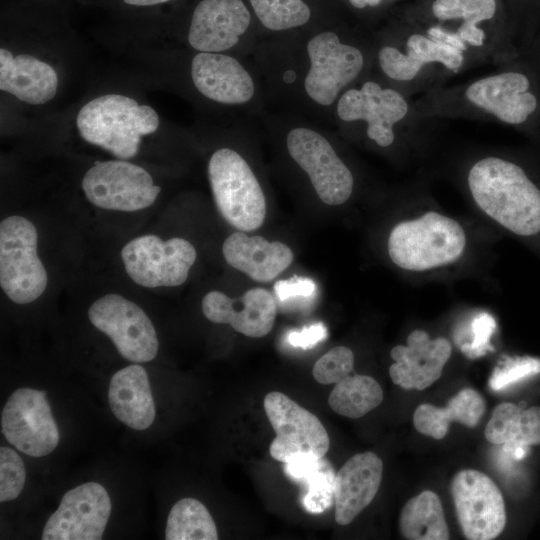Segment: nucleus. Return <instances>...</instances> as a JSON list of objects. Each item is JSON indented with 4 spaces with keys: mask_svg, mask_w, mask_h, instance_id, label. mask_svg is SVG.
<instances>
[{
    "mask_svg": "<svg viewBox=\"0 0 540 540\" xmlns=\"http://www.w3.org/2000/svg\"><path fill=\"white\" fill-rule=\"evenodd\" d=\"M81 187L94 206L123 212L148 208L161 192L146 169L124 159L96 162L85 172Z\"/></svg>",
    "mask_w": 540,
    "mask_h": 540,
    "instance_id": "obj_8",
    "label": "nucleus"
},
{
    "mask_svg": "<svg viewBox=\"0 0 540 540\" xmlns=\"http://www.w3.org/2000/svg\"><path fill=\"white\" fill-rule=\"evenodd\" d=\"M383 463L373 452L349 458L335 476V520L351 523L374 499L382 480Z\"/></svg>",
    "mask_w": 540,
    "mask_h": 540,
    "instance_id": "obj_21",
    "label": "nucleus"
},
{
    "mask_svg": "<svg viewBox=\"0 0 540 540\" xmlns=\"http://www.w3.org/2000/svg\"><path fill=\"white\" fill-rule=\"evenodd\" d=\"M307 54L310 66L304 79V90L313 102L323 107L332 105L364 66L361 51L342 43L331 31L314 35L307 43Z\"/></svg>",
    "mask_w": 540,
    "mask_h": 540,
    "instance_id": "obj_12",
    "label": "nucleus"
},
{
    "mask_svg": "<svg viewBox=\"0 0 540 540\" xmlns=\"http://www.w3.org/2000/svg\"><path fill=\"white\" fill-rule=\"evenodd\" d=\"M399 530L408 540L449 539L439 496L431 490H425L409 499L400 512Z\"/></svg>",
    "mask_w": 540,
    "mask_h": 540,
    "instance_id": "obj_28",
    "label": "nucleus"
},
{
    "mask_svg": "<svg viewBox=\"0 0 540 540\" xmlns=\"http://www.w3.org/2000/svg\"><path fill=\"white\" fill-rule=\"evenodd\" d=\"M353 366L352 350L345 346H336L315 362L312 376L320 384H336L350 375Z\"/></svg>",
    "mask_w": 540,
    "mask_h": 540,
    "instance_id": "obj_34",
    "label": "nucleus"
},
{
    "mask_svg": "<svg viewBox=\"0 0 540 540\" xmlns=\"http://www.w3.org/2000/svg\"><path fill=\"white\" fill-rule=\"evenodd\" d=\"M59 76L49 63L31 55H14L0 49V90L29 105L51 101L57 94Z\"/></svg>",
    "mask_w": 540,
    "mask_h": 540,
    "instance_id": "obj_22",
    "label": "nucleus"
},
{
    "mask_svg": "<svg viewBox=\"0 0 540 540\" xmlns=\"http://www.w3.org/2000/svg\"><path fill=\"white\" fill-rule=\"evenodd\" d=\"M527 448L526 446H518L513 449L511 452L512 457L516 460L522 459L527 454Z\"/></svg>",
    "mask_w": 540,
    "mask_h": 540,
    "instance_id": "obj_43",
    "label": "nucleus"
},
{
    "mask_svg": "<svg viewBox=\"0 0 540 540\" xmlns=\"http://www.w3.org/2000/svg\"><path fill=\"white\" fill-rule=\"evenodd\" d=\"M111 513V500L97 482H86L67 491L47 520L43 540H98Z\"/></svg>",
    "mask_w": 540,
    "mask_h": 540,
    "instance_id": "obj_14",
    "label": "nucleus"
},
{
    "mask_svg": "<svg viewBox=\"0 0 540 540\" xmlns=\"http://www.w3.org/2000/svg\"><path fill=\"white\" fill-rule=\"evenodd\" d=\"M276 299L284 303L297 298H310L316 292L315 283L304 277H292L288 280H279L274 286Z\"/></svg>",
    "mask_w": 540,
    "mask_h": 540,
    "instance_id": "obj_38",
    "label": "nucleus"
},
{
    "mask_svg": "<svg viewBox=\"0 0 540 540\" xmlns=\"http://www.w3.org/2000/svg\"><path fill=\"white\" fill-rule=\"evenodd\" d=\"M326 327L322 323H316L309 327L303 328L299 332H291L287 340L290 345L309 349L326 338Z\"/></svg>",
    "mask_w": 540,
    "mask_h": 540,
    "instance_id": "obj_39",
    "label": "nucleus"
},
{
    "mask_svg": "<svg viewBox=\"0 0 540 540\" xmlns=\"http://www.w3.org/2000/svg\"><path fill=\"white\" fill-rule=\"evenodd\" d=\"M352 6H354L357 9H363L366 6H377L381 0H348Z\"/></svg>",
    "mask_w": 540,
    "mask_h": 540,
    "instance_id": "obj_42",
    "label": "nucleus"
},
{
    "mask_svg": "<svg viewBox=\"0 0 540 540\" xmlns=\"http://www.w3.org/2000/svg\"><path fill=\"white\" fill-rule=\"evenodd\" d=\"M540 373V360L533 357H523L511 360L503 367H496L489 379V386L494 391H500L518 381Z\"/></svg>",
    "mask_w": 540,
    "mask_h": 540,
    "instance_id": "obj_36",
    "label": "nucleus"
},
{
    "mask_svg": "<svg viewBox=\"0 0 540 540\" xmlns=\"http://www.w3.org/2000/svg\"><path fill=\"white\" fill-rule=\"evenodd\" d=\"M222 253L226 262L252 280L266 283L279 276L293 262V252L284 243L237 231L228 236Z\"/></svg>",
    "mask_w": 540,
    "mask_h": 540,
    "instance_id": "obj_23",
    "label": "nucleus"
},
{
    "mask_svg": "<svg viewBox=\"0 0 540 540\" xmlns=\"http://www.w3.org/2000/svg\"><path fill=\"white\" fill-rule=\"evenodd\" d=\"M335 473L328 461L311 474L305 482L307 493L302 499L304 508L310 513H321L328 509L334 501Z\"/></svg>",
    "mask_w": 540,
    "mask_h": 540,
    "instance_id": "obj_33",
    "label": "nucleus"
},
{
    "mask_svg": "<svg viewBox=\"0 0 540 540\" xmlns=\"http://www.w3.org/2000/svg\"><path fill=\"white\" fill-rule=\"evenodd\" d=\"M456 516L465 538L491 540L506 525L503 495L494 481L481 471L464 469L451 482Z\"/></svg>",
    "mask_w": 540,
    "mask_h": 540,
    "instance_id": "obj_13",
    "label": "nucleus"
},
{
    "mask_svg": "<svg viewBox=\"0 0 540 540\" xmlns=\"http://www.w3.org/2000/svg\"><path fill=\"white\" fill-rule=\"evenodd\" d=\"M465 245V232L456 220L430 211L396 224L388 238V253L398 267L424 271L456 262Z\"/></svg>",
    "mask_w": 540,
    "mask_h": 540,
    "instance_id": "obj_3",
    "label": "nucleus"
},
{
    "mask_svg": "<svg viewBox=\"0 0 540 540\" xmlns=\"http://www.w3.org/2000/svg\"><path fill=\"white\" fill-rule=\"evenodd\" d=\"M37 230L28 219L12 215L0 224V285L17 304H28L45 291L48 277L37 253Z\"/></svg>",
    "mask_w": 540,
    "mask_h": 540,
    "instance_id": "obj_5",
    "label": "nucleus"
},
{
    "mask_svg": "<svg viewBox=\"0 0 540 540\" xmlns=\"http://www.w3.org/2000/svg\"><path fill=\"white\" fill-rule=\"evenodd\" d=\"M108 402L114 416L134 430H145L154 422L156 408L148 374L139 364L122 368L112 376Z\"/></svg>",
    "mask_w": 540,
    "mask_h": 540,
    "instance_id": "obj_24",
    "label": "nucleus"
},
{
    "mask_svg": "<svg viewBox=\"0 0 540 540\" xmlns=\"http://www.w3.org/2000/svg\"><path fill=\"white\" fill-rule=\"evenodd\" d=\"M483 397L475 390L466 388L452 397L446 407L431 404L419 405L413 415L415 429L436 440L443 439L452 421L475 427L485 413Z\"/></svg>",
    "mask_w": 540,
    "mask_h": 540,
    "instance_id": "obj_26",
    "label": "nucleus"
},
{
    "mask_svg": "<svg viewBox=\"0 0 540 540\" xmlns=\"http://www.w3.org/2000/svg\"><path fill=\"white\" fill-rule=\"evenodd\" d=\"M407 53L385 46L378 54L381 70L389 78L397 81L412 80L423 65L440 62L447 68L456 71L464 60L459 49L420 34L411 35L406 43Z\"/></svg>",
    "mask_w": 540,
    "mask_h": 540,
    "instance_id": "obj_25",
    "label": "nucleus"
},
{
    "mask_svg": "<svg viewBox=\"0 0 540 540\" xmlns=\"http://www.w3.org/2000/svg\"><path fill=\"white\" fill-rule=\"evenodd\" d=\"M202 311L213 323L229 324L245 336L260 338L273 328L277 301L268 290L260 287L249 289L240 298L210 291L202 299Z\"/></svg>",
    "mask_w": 540,
    "mask_h": 540,
    "instance_id": "obj_18",
    "label": "nucleus"
},
{
    "mask_svg": "<svg viewBox=\"0 0 540 540\" xmlns=\"http://www.w3.org/2000/svg\"><path fill=\"white\" fill-rule=\"evenodd\" d=\"M166 540H216L218 532L215 522L200 501L186 497L171 508L166 528Z\"/></svg>",
    "mask_w": 540,
    "mask_h": 540,
    "instance_id": "obj_30",
    "label": "nucleus"
},
{
    "mask_svg": "<svg viewBox=\"0 0 540 540\" xmlns=\"http://www.w3.org/2000/svg\"><path fill=\"white\" fill-rule=\"evenodd\" d=\"M126 4L131 6L145 7L154 6L169 2L171 0H123Z\"/></svg>",
    "mask_w": 540,
    "mask_h": 540,
    "instance_id": "obj_41",
    "label": "nucleus"
},
{
    "mask_svg": "<svg viewBox=\"0 0 540 540\" xmlns=\"http://www.w3.org/2000/svg\"><path fill=\"white\" fill-rule=\"evenodd\" d=\"M208 177L222 217L240 231H253L264 222L267 206L262 187L248 162L231 148L210 157Z\"/></svg>",
    "mask_w": 540,
    "mask_h": 540,
    "instance_id": "obj_4",
    "label": "nucleus"
},
{
    "mask_svg": "<svg viewBox=\"0 0 540 540\" xmlns=\"http://www.w3.org/2000/svg\"><path fill=\"white\" fill-rule=\"evenodd\" d=\"M494 318L485 312L478 314L471 323L473 340L471 343L462 345V352L471 359L484 355L488 350H493L490 345V337L495 331Z\"/></svg>",
    "mask_w": 540,
    "mask_h": 540,
    "instance_id": "obj_37",
    "label": "nucleus"
},
{
    "mask_svg": "<svg viewBox=\"0 0 540 540\" xmlns=\"http://www.w3.org/2000/svg\"><path fill=\"white\" fill-rule=\"evenodd\" d=\"M264 27L282 31L305 25L311 16L303 0H249Z\"/></svg>",
    "mask_w": 540,
    "mask_h": 540,
    "instance_id": "obj_32",
    "label": "nucleus"
},
{
    "mask_svg": "<svg viewBox=\"0 0 540 540\" xmlns=\"http://www.w3.org/2000/svg\"><path fill=\"white\" fill-rule=\"evenodd\" d=\"M484 435L494 445L503 444L509 454L518 446L540 445V406L523 409L510 402L498 404Z\"/></svg>",
    "mask_w": 540,
    "mask_h": 540,
    "instance_id": "obj_27",
    "label": "nucleus"
},
{
    "mask_svg": "<svg viewBox=\"0 0 540 540\" xmlns=\"http://www.w3.org/2000/svg\"><path fill=\"white\" fill-rule=\"evenodd\" d=\"M191 79L200 94L224 105H242L255 94V83L236 58L217 52H198L191 61Z\"/></svg>",
    "mask_w": 540,
    "mask_h": 540,
    "instance_id": "obj_19",
    "label": "nucleus"
},
{
    "mask_svg": "<svg viewBox=\"0 0 540 540\" xmlns=\"http://www.w3.org/2000/svg\"><path fill=\"white\" fill-rule=\"evenodd\" d=\"M26 469L19 454L8 447L0 448V501L17 498L25 484Z\"/></svg>",
    "mask_w": 540,
    "mask_h": 540,
    "instance_id": "obj_35",
    "label": "nucleus"
},
{
    "mask_svg": "<svg viewBox=\"0 0 540 540\" xmlns=\"http://www.w3.org/2000/svg\"><path fill=\"white\" fill-rule=\"evenodd\" d=\"M121 258L126 273L136 284L147 288L174 287L187 280L197 252L184 238L163 240L149 234L126 243Z\"/></svg>",
    "mask_w": 540,
    "mask_h": 540,
    "instance_id": "obj_7",
    "label": "nucleus"
},
{
    "mask_svg": "<svg viewBox=\"0 0 540 540\" xmlns=\"http://www.w3.org/2000/svg\"><path fill=\"white\" fill-rule=\"evenodd\" d=\"M250 22L242 0H202L192 14L188 43L198 52L228 51L237 45Z\"/></svg>",
    "mask_w": 540,
    "mask_h": 540,
    "instance_id": "obj_16",
    "label": "nucleus"
},
{
    "mask_svg": "<svg viewBox=\"0 0 540 540\" xmlns=\"http://www.w3.org/2000/svg\"><path fill=\"white\" fill-rule=\"evenodd\" d=\"M496 6L495 0H435L432 12L441 21L461 19L457 35L470 45L481 46L485 34L477 24L491 19Z\"/></svg>",
    "mask_w": 540,
    "mask_h": 540,
    "instance_id": "obj_31",
    "label": "nucleus"
},
{
    "mask_svg": "<svg viewBox=\"0 0 540 540\" xmlns=\"http://www.w3.org/2000/svg\"><path fill=\"white\" fill-rule=\"evenodd\" d=\"M451 353L446 338L430 339L427 332L414 330L407 337V345L391 349L395 362L389 368L390 378L403 389L423 390L440 378Z\"/></svg>",
    "mask_w": 540,
    "mask_h": 540,
    "instance_id": "obj_17",
    "label": "nucleus"
},
{
    "mask_svg": "<svg viewBox=\"0 0 540 540\" xmlns=\"http://www.w3.org/2000/svg\"><path fill=\"white\" fill-rule=\"evenodd\" d=\"M286 146L323 203L337 206L350 198L353 175L327 138L316 130L299 126L287 134Z\"/></svg>",
    "mask_w": 540,
    "mask_h": 540,
    "instance_id": "obj_10",
    "label": "nucleus"
},
{
    "mask_svg": "<svg viewBox=\"0 0 540 540\" xmlns=\"http://www.w3.org/2000/svg\"><path fill=\"white\" fill-rule=\"evenodd\" d=\"M383 391L372 377L348 375L338 383L328 397L330 408L348 418H360L381 404Z\"/></svg>",
    "mask_w": 540,
    "mask_h": 540,
    "instance_id": "obj_29",
    "label": "nucleus"
},
{
    "mask_svg": "<svg viewBox=\"0 0 540 540\" xmlns=\"http://www.w3.org/2000/svg\"><path fill=\"white\" fill-rule=\"evenodd\" d=\"M263 405L276 434L269 447L274 459L287 464L326 455L330 439L317 416L277 391L269 392Z\"/></svg>",
    "mask_w": 540,
    "mask_h": 540,
    "instance_id": "obj_6",
    "label": "nucleus"
},
{
    "mask_svg": "<svg viewBox=\"0 0 540 540\" xmlns=\"http://www.w3.org/2000/svg\"><path fill=\"white\" fill-rule=\"evenodd\" d=\"M1 430L11 445L32 457L50 454L59 443L46 392L34 388L12 392L2 409Z\"/></svg>",
    "mask_w": 540,
    "mask_h": 540,
    "instance_id": "obj_11",
    "label": "nucleus"
},
{
    "mask_svg": "<svg viewBox=\"0 0 540 540\" xmlns=\"http://www.w3.org/2000/svg\"><path fill=\"white\" fill-rule=\"evenodd\" d=\"M159 124V115L151 106L118 93L89 100L76 115L84 141L124 160L137 155L142 138L156 132Z\"/></svg>",
    "mask_w": 540,
    "mask_h": 540,
    "instance_id": "obj_2",
    "label": "nucleus"
},
{
    "mask_svg": "<svg viewBox=\"0 0 540 540\" xmlns=\"http://www.w3.org/2000/svg\"><path fill=\"white\" fill-rule=\"evenodd\" d=\"M468 185L478 207L511 232L540 231V190L515 163L486 157L470 169Z\"/></svg>",
    "mask_w": 540,
    "mask_h": 540,
    "instance_id": "obj_1",
    "label": "nucleus"
},
{
    "mask_svg": "<svg viewBox=\"0 0 540 540\" xmlns=\"http://www.w3.org/2000/svg\"><path fill=\"white\" fill-rule=\"evenodd\" d=\"M528 78L518 72H505L472 83L467 99L508 124H521L537 108L535 95L529 92Z\"/></svg>",
    "mask_w": 540,
    "mask_h": 540,
    "instance_id": "obj_20",
    "label": "nucleus"
},
{
    "mask_svg": "<svg viewBox=\"0 0 540 540\" xmlns=\"http://www.w3.org/2000/svg\"><path fill=\"white\" fill-rule=\"evenodd\" d=\"M428 35L431 39L435 41H440L446 44H449L460 51L466 50V42L462 40L457 33H450L443 31L441 28L438 27H431L428 30Z\"/></svg>",
    "mask_w": 540,
    "mask_h": 540,
    "instance_id": "obj_40",
    "label": "nucleus"
},
{
    "mask_svg": "<svg viewBox=\"0 0 540 540\" xmlns=\"http://www.w3.org/2000/svg\"><path fill=\"white\" fill-rule=\"evenodd\" d=\"M88 318L126 360L145 363L156 357V330L145 311L133 301L119 294H106L91 304Z\"/></svg>",
    "mask_w": 540,
    "mask_h": 540,
    "instance_id": "obj_9",
    "label": "nucleus"
},
{
    "mask_svg": "<svg viewBox=\"0 0 540 540\" xmlns=\"http://www.w3.org/2000/svg\"><path fill=\"white\" fill-rule=\"evenodd\" d=\"M336 110L345 122L365 121L367 136L379 146L388 147L395 138L393 126L406 116L408 105L396 90L368 81L360 89L344 92Z\"/></svg>",
    "mask_w": 540,
    "mask_h": 540,
    "instance_id": "obj_15",
    "label": "nucleus"
}]
</instances>
